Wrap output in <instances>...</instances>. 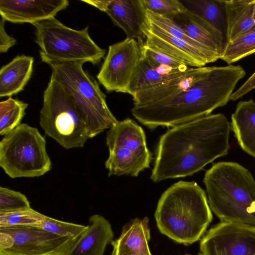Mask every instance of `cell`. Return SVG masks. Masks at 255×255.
I'll use <instances>...</instances> for the list:
<instances>
[{
  "instance_id": "obj_27",
  "label": "cell",
  "mask_w": 255,
  "mask_h": 255,
  "mask_svg": "<svg viewBox=\"0 0 255 255\" xmlns=\"http://www.w3.org/2000/svg\"><path fill=\"white\" fill-rule=\"evenodd\" d=\"M34 226L59 236L72 239H78L88 228V226L62 221L46 216Z\"/></svg>"
},
{
  "instance_id": "obj_13",
  "label": "cell",
  "mask_w": 255,
  "mask_h": 255,
  "mask_svg": "<svg viewBox=\"0 0 255 255\" xmlns=\"http://www.w3.org/2000/svg\"><path fill=\"white\" fill-rule=\"evenodd\" d=\"M143 32L145 45L178 58L188 66L202 67L220 59L219 54L209 48L177 38L147 21L143 27Z\"/></svg>"
},
{
  "instance_id": "obj_8",
  "label": "cell",
  "mask_w": 255,
  "mask_h": 255,
  "mask_svg": "<svg viewBox=\"0 0 255 255\" xmlns=\"http://www.w3.org/2000/svg\"><path fill=\"white\" fill-rule=\"evenodd\" d=\"M51 165L45 139L37 128L20 124L0 142V166L11 178L39 177Z\"/></svg>"
},
{
  "instance_id": "obj_37",
  "label": "cell",
  "mask_w": 255,
  "mask_h": 255,
  "mask_svg": "<svg viewBox=\"0 0 255 255\" xmlns=\"http://www.w3.org/2000/svg\"></svg>"
},
{
  "instance_id": "obj_18",
  "label": "cell",
  "mask_w": 255,
  "mask_h": 255,
  "mask_svg": "<svg viewBox=\"0 0 255 255\" xmlns=\"http://www.w3.org/2000/svg\"><path fill=\"white\" fill-rule=\"evenodd\" d=\"M110 222L100 215L90 217L88 228L77 240L67 255H103L113 240Z\"/></svg>"
},
{
  "instance_id": "obj_36",
  "label": "cell",
  "mask_w": 255,
  "mask_h": 255,
  "mask_svg": "<svg viewBox=\"0 0 255 255\" xmlns=\"http://www.w3.org/2000/svg\"><path fill=\"white\" fill-rule=\"evenodd\" d=\"M251 30H255V25L254 26V27H253V28Z\"/></svg>"
},
{
  "instance_id": "obj_20",
  "label": "cell",
  "mask_w": 255,
  "mask_h": 255,
  "mask_svg": "<svg viewBox=\"0 0 255 255\" xmlns=\"http://www.w3.org/2000/svg\"><path fill=\"white\" fill-rule=\"evenodd\" d=\"M33 58L18 55L0 70V97H9L21 91L31 77Z\"/></svg>"
},
{
  "instance_id": "obj_33",
  "label": "cell",
  "mask_w": 255,
  "mask_h": 255,
  "mask_svg": "<svg viewBox=\"0 0 255 255\" xmlns=\"http://www.w3.org/2000/svg\"><path fill=\"white\" fill-rule=\"evenodd\" d=\"M254 89H255V72L239 89L234 92L231 96V100L236 101Z\"/></svg>"
},
{
  "instance_id": "obj_7",
  "label": "cell",
  "mask_w": 255,
  "mask_h": 255,
  "mask_svg": "<svg viewBox=\"0 0 255 255\" xmlns=\"http://www.w3.org/2000/svg\"><path fill=\"white\" fill-rule=\"evenodd\" d=\"M43 97L39 124L45 134L66 149L83 147L89 138L87 126L63 88L51 77Z\"/></svg>"
},
{
  "instance_id": "obj_35",
  "label": "cell",
  "mask_w": 255,
  "mask_h": 255,
  "mask_svg": "<svg viewBox=\"0 0 255 255\" xmlns=\"http://www.w3.org/2000/svg\"><path fill=\"white\" fill-rule=\"evenodd\" d=\"M255 0L254 1V18L255 19Z\"/></svg>"
},
{
  "instance_id": "obj_11",
  "label": "cell",
  "mask_w": 255,
  "mask_h": 255,
  "mask_svg": "<svg viewBox=\"0 0 255 255\" xmlns=\"http://www.w3.org/2000/svg\"><path fill=\"white\" fill-rule=\"evenodd\" d=\"M13 239L0 255H67L78 239L63 237L34 226L0 227Z\"/></svg>"
},
{
  "instance_id": "obj_32",
  "label": "cell",
  "mask_w": 255,
  "mask_h": 255,
  "mask_svg": "<svg viewBox=\"0 0 255 255\" xmlns=\"http://www.w3.org/2000/svg\"><path fill=\"white\" fill-rule=\"evenodd\" d=\"M4 20L0 18V52L6 53L9 48L15 45L16 39L9 35L4 28Z\"/></svg>"
},
{
  "instance_id": "obj_24",
  "label": "cell",
  "mask_w": 255,
  "mask_h": 255,
  "mask_svg": "<svg viewBox=\"0 0 255 255\" xmlns=\"http://www.w3.org/2000/svg\"><path fill=\"white\" fill-rule=\"evenodd\" d=\"M180 0L186 9L199 16L214 26L223 34L227 40L225 0Z\"/></svg>"
},
{
  "instance_id": "obj_14",
  "label": "cell",
  "mask_w": 255,
  "mask_h": 255,
  "mask_svg": "<svg viewBox=\"0 0 255 255\" xmlns=\"http://www.w3.org/2000/svg\"><path fill=\"white\" fill-rule=\"evenodd\" d=\"M105 12L115 25L123 30L127 38L144 43L143 27L146 23V9L142 0H81Z\"/></svg>"
},
{
  "instance_id": "obj_22",
  "label": "cell",
  "mask_w": 255,
  "mask_h": 255,
  "mask_svg": "<svg viewBox=\"0 0 255 255\" xmlns=\"http://www.w3.org/2000/svg\"><path fill=\"white\" fill-rule=\"evenodd\" d=\"M254 1L225 0L227 43L250 31L255 25Z\"/></svg>"
},
{
  "instance_id": "obj_1",
  "label": "cell",
  "mask_w": 255,
  "mask_h": 255,
  "mask_svg": "<svg viewBox=\"0 0 255 255\" xmlns=\"http://www.w3.org/2000/svg\"><path fill=\"white\" fill-rule=\"evenodd\" d=\"M231 129V123L221 113L172 127L158 140L150 179L158 182L191 176L226 155Z\"/></svg>"
},
{
  "instance_id": "obj_30",
  "label": "cell",
  "mask_w": 255,
  "mask_h": 255,
  "mask_svg": "<svg viewBox=\"0 0 255 255\" xmlns=\"http://www.w3.org/2000/svg\"><path fill=\"white\" fill-rule=\"evenodd\" d=\"M31 208L27 197L20 192L0 186V212Z\"/></svg>"
},
{
  "instance_id": "obj_12",
  "label": "cell",
  "mask_w": 255,
  "mask_h": 255,
  "mask_svg": "<svg viewBox=\"0 0 255 255\" xmlns=\"http://www.w3.org/2000/svg\"><path fill=\"white\" fill-rule=\"evenodd\" d=\"M199 255H255V227L220 221L201 239Z\"/></svg>"
},
{
  "instance_id": "obj_23",
  "label": "cell",
  "mask_w": 255,
  "mask_h": 255,
  "mask_svg": "<svg viewBox=\"0 0 255 255\" xmlns=\"http://www.w3.org/2000/svg\"><path fill=\"white\" fill-rule=\"evenodd\" d=\"M187 70L173 69L164 66L153 67L141 55L133 73L128 94L133 96L139 90L151 87L164 81L180 76Z\"/></svg>"
},
{
  "instance_id": "obj_31",
  "label": "cell",
  "mask_w": 255,
  "mask_h": 255,
  "mask_svg": "<svg viewBox=\"0 0 255 255\" xmlns=\"http://www.w3.org/2000/svg\"><path fill=\"white\" fill-rule=\"evenodd\" d=\"M142 2L146 10L168 17L186 9L180 0H142Z\"/></svg>"
},
{
  "instance_id": "obj_29",
  "label": "cell",
  "mask_w": 255,
  "mask_h": 255,
  "mask_svg": "<svg viewBox=\"0 0 255 255\" xmlns=\"http://www.w3.org/2000/svg\"><path fill=\"white\" fill-rule=\"evenodd\" d=\"M139 45L141 57L152 66H164L184 70L189 68L185 62L178 58L151 48L144 43Z\"/></svg>"
},
{
  "instance_id": "obj_3",
  "label": "cell",
  "mask_w": 255,
  "mask_h": 255,
  "mask_svg": "<svg viewBox=\"0 0 255 255\" xmlns=\"http://www.w3.org/2000/svg\"><path fill=\"white\" fill-rule=\"evenodd\" d=\"M154 217L161 233L186 245L198 241L213 219L205 191L195 182L184 181L163 193Z\"/></svg>"
},
{
  "instance_id": "obj_4",
  "label": "cell",
  "mask_w": 255,
  "mask_h": 255,
  "mask_svg": "<svg viewBox=\"0 0 255 255\" xmlns=\"http://www.w3.org/2000/svg\"><path fill=\"white\" fill-rule=\"evenodd\" d=\"M203 182L210 209L221 222L255 227V180L248 169L236 162H217Z\"/></svg>"
},
{
  "instance_id": "obj_21",
  "label": "cell",
  "mask_w": 255,
  "mask_h": 255,
  "mask_svg": "<svg viewBox=\"0 0 255 255\" xmlns=\"http://www.w3.org/2000/svg\"><path fill=\"white\" fill-rule=\"evenodd\" d=\"M231 125L241 148L255 158V102L250 99L239 102Z\"/></svg>"
},
{
  "instance_id": "obj_26",
  "label": "cell",
  "mask_w": 255,
  "mask_h": 255,
  "mask_svg": "<svg viewBox=\"0 0 255 255\" xmlns=\"http://www.w3.org/2000/svg\"><path fill=\"white\" fill-rule=\"evenodd\" d=\"M254 53L255 30H251L228 42L220 59L231 65Z\"/></svg>"
},
{
  "instance_id": "obj_2",
  "label": "cell",
  "mask_w": 255,
  "mask_h": 255,
  "mask_svg": "<svg viewBox=\"0 0 255 255\" xmlns=\"http://www.w3.org/2000/svg\"><path fill=\"white\" fill-rule=\"evenodd\" d=\"M245 75L240 65L211 67L187 90L154 103L133 106L131 113L150 129L173 127L209 115L226 105Z\"/></svg>"
},
{
  "instance_id": "obj_15",
  "label": "cell",
  "mask_w": 255,
  "mask_h": 255,
  "mask_svg": "<svg viewBox=\"0 0 255 255\" xmlns=\"http://www.w3.org/2000/svg\"><path fill=\"white\" fill-rule=\"evenodd\" d=\"M69 5L67 0H0V14L13 23H33L54 17Z\"/></svg>"
},
{
  "instance_id": "obj_10",
  "label": "cell",
  "mask_w": 255,
  "mask_h": 255,
  "mask_svg": "<svg viewBox=\"0 0 255 255\" xmlns=\"http://www.w3.org/2000/svg\"><path fill=\"white\" fill-rule=\"evenodd\" d=\"M141 55L140 45L134 39L127 37L110 45L97 76L99 82L109 92L128 93Z\"/></svg>"
},
{
  "instance_id": "obj_34",
  "label": "cell",
  "mask_w": 255,
  "mask_h": 255,
  "mask_svg": "<svg viewBox=\"0 0 255 255\" xmlns=\"http://www.w3.org/2000/svg\"><path fill=\"white\" fill-rule=\"evenodd\" d=\"M12 244V237L9 234L0 231V251L11 247Z\"/></svg>"
},
{
  "instance_id": "obj_25",
  "label": "cell",
  "mask_w": 255,
  "mask_h": 255,
  "mask_svg": "<svg viewBox=\"0 0 255 255\" xmlns=\"http://www.w3.org/2000/svg\"><path fill=\"white\" fill-rule=\"evenodd\" d=\"M28 104L9 97L0 102V134L5 135L21 124Z\"/></svg>"
},
{
  "instance_id": "obj_16",
  "label": "cell",
  "mask_w": 255,
  "mask_h": 255,
  "mask_svg": "<svg viewBox=\"0 0 255 255\" xmlns=\"http://www.w3.org/2000/svg\"><path fill=\"white\" fill-rule=\"evenodd\" d=\"M169 18L191 38L217 53L221 58L227 41L220 31L187 9Z\"/></svg>"
},
{
  "instance_id": "obj_19",
  "label": "cell",
  "mask_w": 255,
  "mask_h": 255,
  "mask_svg": "<svg viewBox=\"0 0 255 255\" xmlns=\"http://www.w3.org/2000/svg\"><path fill=\"white\" fill-rule=\"evenodd\" d=\"M147 217L135 218L125 225L119 238L111 243L112 255H152L148 246L150 239Z\"/></svg>"
},
{
  "instance_id": "obj_28",
  "label": "cell",
  "mask_w": 255,
  "mask_h": 255,
  "mask_svg": "<svg viewBox=\"0 0 255 255\" xmlns=\"http://www.w3.org/2000/svg\"><path fill=\"white\" fill-rule=\"evenodd\" d=\"M45 216L32 208L0 212V227L34 226L42 221Z\"/></svg>"
},
{
  "instance_id": "obj_9",
  "label": "cell",
  "mask_w": 255,
  "mask_h": 255,
  "mask_svg": "<svg viewBox=\"0 0 255 255\" xmlns=\"http://www.w3.org/2000/svg\"><path fill=\"white\" fill-rule=\"evenodd\" d=\"M106 144L109 155L105 167L109 171V176L136 177L149 167L153 160L143 128L129 118L118 121L109 129Z\"/></svg>"
},
{
  "instance_id": "obj_6",
  "label": "cell",
  "mask_w": 255,
  "mask_h": 255,
  "mask_svg": "<svg viewBox=\"0 0 255 255\" xmlns=\"http://www.w3.org/2000/svg\"><path fill=\"white\" fill-rule=\"evenodd\" d=\"M40 58L59 62H90L98 64L106 50L91 38L88 26L81 30L66 26L54 17L32 24Z\"/></svg>"
},
{
  "instance_id": "obj_17",
  "label": "cell",
  "mask_w": 255,
  "mask_h": 255,
  "mask_svg": "<svg viewBox=\"0 0 255 255\" xmlns=\"http://www.w3.org/2000/svg\"><path fill=\"white\" fill-rule=\"evenodd\" d=\"M211 67L189 68L182 75L137 92L132 97L134 106H142L166 99L188 88Z\"/></svg>"
},
{
  "instance_id": "obj_5",
  "label": "cell",
  "mask_w": 255,
  "mask_h": 255,
  "mask_svg": "<svg viewBox=\"0 0 255 255\" xmlns=\"http://www.w3.org/2000/svg\"><path fill=\"white\" fill-rule=\"evenodd\" d=\"M41 59L50 66L51 77L62 86L74 103L87 126L89 138L110 129L118 122L97 82L83 69L84 63Z\"/></svg>"
}]
</instances>
